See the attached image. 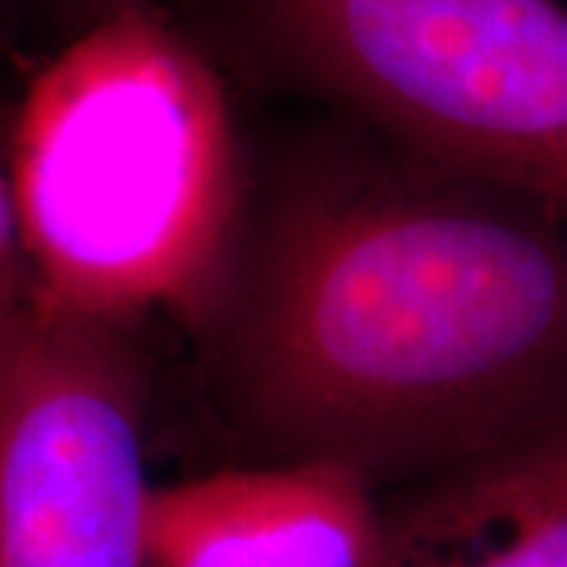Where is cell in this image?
Masks as SVG:
<instances>
[{"label":"cell","mask_w":567,"mask_h":567,"mask_svg":"<svg viewBox=\"0 0 567 567\" xmlns=\"http://www.w3.org/2000/svg\"><path fill=\"white\" fill-rule=\"evenodd\" d=\"M205 331L262 464L410 486L567 406V221L391 142L312 158Z\"/></svg>","instance_id":"6da1fadb"},{"label":"cell","mask_w":567,"mask_h":567,"mask_svg":"<svg viewBox=\"0 0 567 567\" xmlns=\"http://www.w3.org/2000/svg\"><path fill=\"white\" fill-rule=\"evenodd\" d=\"M7 181L41 303L117 328L218 316L246 230L237 123L215 63L148 0L32 76Z\"/></svg>","instance_id":"7a4b0ae2"},{"label":"cell","mask_w":567,"mask_h":567,"mask_svg":"<svg viewBox=\"0 0 567 567\" xmlns=\"http://www.w3.org/2000/svg\"><path fill=\"white\" fill-rule=\"evenodd\" d=\"M268 73L567 221L561 0H230Z\"/></svg>","instance_id":"3957f363"},{"label":"cell","mask_w":567,"mask_h":567,"mask_svg":"<svg viewBox=\"0 0 567 567\" xmlns=\"http://www.w3.org/2000/svg\"><path fill=\"white\" fill-rule=\"evenodd\" d=\"M145 401L133 328L0 303V567H142Z\"/></svg>","instance_id":"277c9868"},{"label":"cell","mask_w":567,"mask_h":567,"mask_svg":"<svg viewBox=\"0 0 567 567\" xmlns=\"http://www.w3.org/2000/svg\"><path fill=\"white\" fill-rule=\"evenodd\" d=\"M382 492L328 461L224 466L152 486L142 567H379Z\"/></svg>","instance_id":"5b68a950"},{"label":"cell","mask_w":567,"mask_h":567,"mask_svg":"<svg viewBox=\"0 0 567 567\" xmlns=\"http://www.w3.org/2000/svg\"><path fill=\"white\" fill-rule=\"evenodd\" d=\"M379 567H567V406L464 464L382 492Z\"/></svg>","instance_id":"8992f818"},{"label":"cell","mask_w":567,"mask_h":567,"mask_svg":"<svg viewBox=\"0 0 567 567\" xmlns=\"http://www.w3.org/2000/svg\"><path fill=\"white\" fill-rule=\"evenodd\" d=\"M25 290H29V268H25L20 237H17L7 162H0V303L17 300Z\"/></svg>","instance_id":"52a82bcc"},{"label":"cell","mask_w":567,"mask_h":567,"mask_svg":"<svg viewBox=\"0 0 567 567\" xmlns=\"http://www.w3.org/2000/svg\"><path fill=\"white\" fill-rule=\"evenodd\" d=\"M61 3H66L80 17V25H85V22H92L102 13H111V10H117V7L130 3V0H61Z\"/></svg>","instance_id":"ba28073f"}]
</instances>
